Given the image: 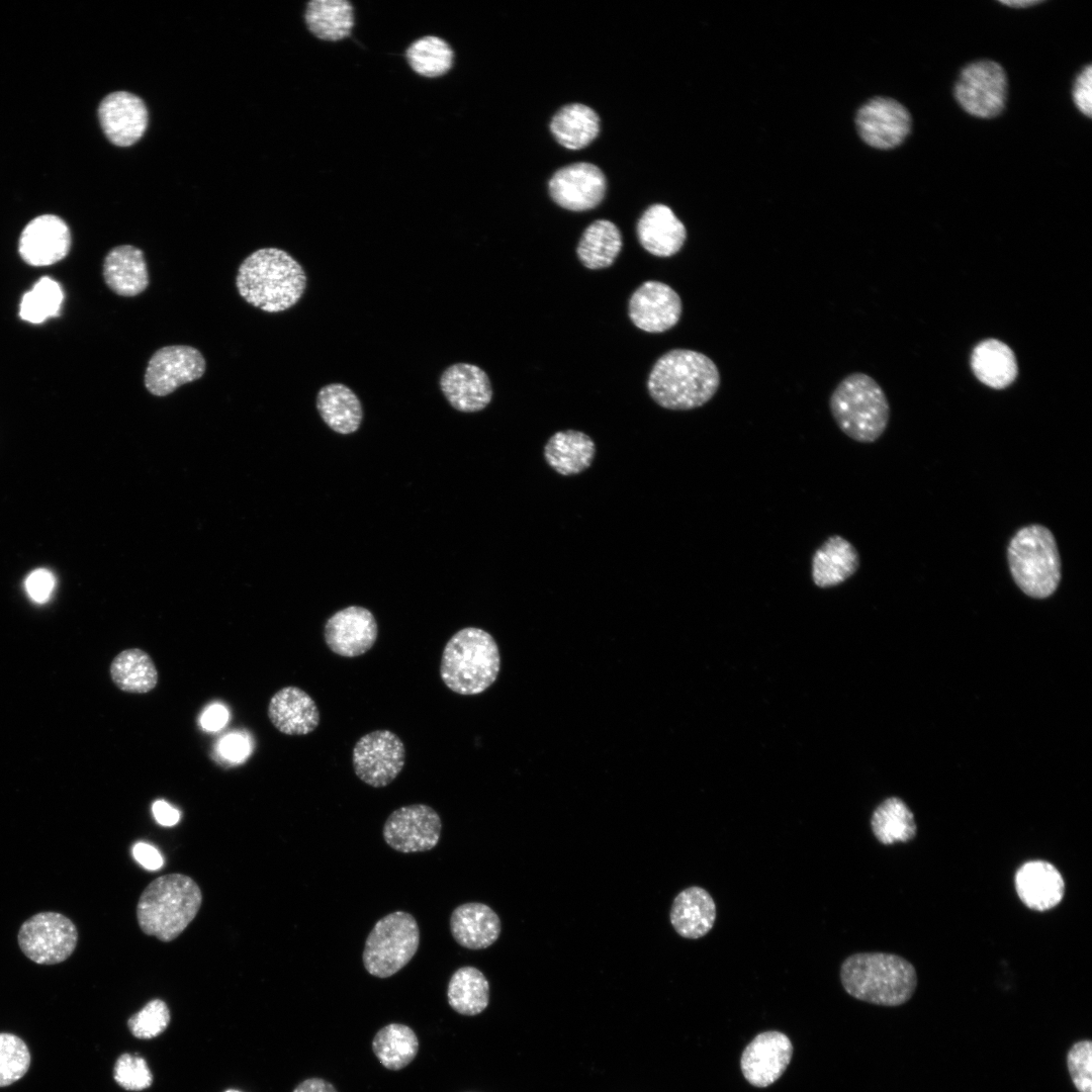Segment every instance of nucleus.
Masks as SVG:
<instances>
[{"instance_id": "7", "label": "nucleus", "mask_w": 1092, "mask_h": 1092, "mask_svg": "<svg viewBox=\"0 0 1092 1092\" xmlns=\"http://www.w3.org/2000/svg\"><path fill=\"white\" fill-rule=\"evenodd\" d=\"M831 416L850 439L873 443L886 431L890 405L880 384L870 375L854 372L845 376L829 398Z\"/></svg>"}, {"instance_id": "29", "label": "nucleus", "mask_w": 1092, "mask_h": 1092, "mask_svg": "<svg viewBox=\"0 0 1092 1092\" xmlns=\"http://www.w3.org/2000/svg\"><path fill=\"white\" fill-rule=\"evenodd\" d=\"M103 278L116 294L136 296L149 285V273L144 253L131 245L111 249L103 263Z\"/></svg>"}, {"instance_id": "23", "label": "nucleus", "mask_w": 1092, "mask_h": 1092, "mask_svg": "<svg viewBox=\"0 0 1092 1092\" xmlns=\"http://www.w3.org/2000/svg\"><path fill=\"white\" fill-rule=\"evenodd\" d=\"M640 245L656 257H671L679 252L687 239L685 224L667 205L647 207L636 226Z\"/></svg>"}, {"instance_id": "19", "label": "nucleus", "mask_w": 1092, "mask_h": 1092, "mask_svg": "<svg viewBox=\"0 0 1092 1092\" xmlns=\"http://www.w3.org/2000/svg\"><path fill=\"white\" fill-rule=\"evenodd\" d=\"M71 242V232L61 217L42 214L30 220L23 229L18 252L21 259L30 266H50L68 255Z\"/></svg>"}, {"instance_id": "41", "label": "nucleus", "mask_w": 1092, "mask_h": 1092, "mask_svg": "<svg viewBox=\"0 0 1092 1092\" xmlns=\"http://www.w3.org/2000/svg\"><path fill=\"white\" fill-rule=\"evenodd\" d=\"M30 1061L29 1049L19 1036L0 1033V1087L21 1079L28 1071Z\"/></svg>"}, {"instance_id": "12", "label": "nucleus", "mask_w": 1092, "mask_h": 1092, "mask_svg": "<svg viewBox=\"0 0 1092 1092\" xmlns=\"http://www.w3.org/2000/svg\"><path fill=\"white\" fill-rule=\"evenodd\" d=\"M442 821L438 813L425 804H414L394 810L386 819L382 834L394 850L412 853L434 848L440 839Z\"/></svg>"}, {"instance_id": "9", "label": "nucleus", "mask_w": 1092, "mask_h": 1092, "mask_svg": "<svg viewBox=\"0 0 1092 1092\" xmlns=\"http://www.w3.org/2000/svg\"><path fill=\"white\" fill-rule=\"evenodd\" d=\"M17 941L26 958L38 965L60 964L71 957L78 943L74 922L58 912L36 913L25 920Z\"/></svg>"}, {"instance_id": "18", "label": "nucleus", "mask_w": 1092, "mask_h": 1092, "mask_svg": "<svg viewBox=\"0 0 1092 1092\" xmlns=\"http://www.w3.org/2000/svg\"><path fill=\"white\" fill-rule=\"evenodd\" d=\"M378 635L377 622L368 609L349 606L329 617L324 626V639L334 653L356 657L374 645Z\"/></svg>"}, {"instance_id": "51", "label": "nucleus", "mask_w": 1092, "mask_h": 1092, "mask_svg": "<svg viewBox=\"0 0 1092 1092\" xmlns=\"http://www.w3.org/2000/svg\"><path fill=\"white\" fill-rule=\"evenodd\" d=\"M292 1092H338L335 1086L322 1078H308L300 1082Z\"/></svg>"}, {"instance_id": "8", "label": "nucleus", "mask_w": 1092, "mask_h": 1092, "mask_svg": "<svg viewBox=\"0 0 1092 1092\" xmlns=\"http://www.w3.org/2000/svg\"><path fill=\"white\" fill-rule=\"evenodd\" d=\"M420 945L416 918L404 911H394L380 918L369 932L362 954L366 971L377 978H388L405 967Z\"/></svg>"}, {"instance_id": "36", "label": "nucleus", "mask_w": 1092, "mask_h": 1092, "mask_svg": "<svg viewBox=\"0 0 1092 1092\" xmlns=\"http://www.w3.org/2000/svg\"><path fill=\"white\" fill-rule=\"evenodd\" d=\"M448 1003L461 1015L474 1016L488 1006L489 983L483 973L472 966L457 969L447 988Z\"/></svg>"}, {"instance_id": "48", "label": "nucleus", "mask_w": 1092, "mask_h": 1092, "mask_svg": "<svg viewBox=\"0 0 1092 1092\" xmlns=\"http://www.w3.org/2000/svg\"><path fill=\"white\" fill-rule=\"evenodd\" d=\"M219 749L224 757L240 760L248 754L249 744L242 735L232 734L220 741Z\"/></svg>"}, {"instance_id": "50", "label": "nucleus", "mask_w": 1092, "mask_h": 1092, "mask_svg": "<svg viewBox=\"0 0 1092 1092\" xmlns=\"http://www.w3.org/2000/svg\"><path fill=\"white\" fill-rule=\"evenodd\" d=\"M226 721L228 711L220 705H213L208 708L201 718L202 726L211 731L220 729Z\"/></svg>"}, {"instance_id": "40", "label": "nucleus", "mask_w": 1092, "mask_h": 1092, "mask_svg": "<svg viewBox=\"0 0 1092 1092\" xmlns=\"http://www.w3.org/2000/svg\"><path fill=\"white\" fill-rule=\"evenodd\" d=\"M63 300L61 285L53 278L43 276L23 294L19 304V316L31 324H41L47 318L59 315Z\"/></svg>"}, {"instance_id": "31", "label": "nucleus", "mask_w": 1092, "mask_h": 1092, "mask_svg": "<svg viewBox=\"0 0 1092 1092\" xmlns=\"http://www.w3.org/2000/svg\"><path fill=\"white\" fill-rule=\"evenodd\" d=\"M316 408L334 432L349 435L356 432L363 420L362 403L355 392L342 383L323 386L316 394Z\"/></svg>"}, {"instance_id": "16", "label": "nucleus", "mask_w": 1092, "mask_h": 1092, "mask_svg": "<svg viewBox=\"0 0 1092 1092\" xmlns=\"http://www.w3.org/2000/svg\"><path fill=\"white\" fill-rule=\"evenodd\" d=\"M793 1043L777 1030L758 1033L743 1050L740 1068L745 1080L754 1087L774 1084L786 1071L793 1056Z\"/></svg>"}, {"instance_id": "25", "label": "nucleus", "mask_w": 1092, "mask_h": 1092, "mask_svg": "<svg viewBox=\"0 0 1092 1092\" xmlns=\"http://www.w3.org/2000/svg\"><path fill=\"white\" fill-rule=\"evenodd\" d=\"M455 941L473 950L493 944L502 931L498 915L486 904L468 902L457 906L450 916Z\"/></svg>"}, {"instance_id": "42", "label": "nucleus", "mask_w": 1092, "mask_h": 1092, "mask_svg": "<svg viewBox=\"0 0 1092 1092\" xmlns=\"http://www.w3.org/2000/svg\"><path fill=\"white\" fill-rule=\"evenodd\" d=\"M171 1022V1012L165 1001L152 999L127 1019V1028L138 1039H152L161 1035Z\"/></svg>"}, {"instance_id": "20", "label": "nucleus", "mask_w": 1092, "mask_h": 1092, "mask_svg": "<svg viewBox=\"0 0 1092 1092\" xmlns=\"http://www.w3.org/2000/svg\"><path fill=\"white\" fill-rule=\"evenodd\" d=\"M98 117L107 139L119 147L134 144L148 125V111L143 100L124 91L105 96L100 102Z\"/></svg>"}, {"instance_id": "49", "label": "nucleus", "mask_w": 1092, "mask_h": 1092, "mask_svg": "<svg viewBox=\"0 0 1092 1092\" xmlns=\"http://www.w3.org/2000/svg\"><path fill=\"white\" fill-rule=\"evenodd\" d=\"M153 813L156 821L163 826H174L180 820V812L163 800L154 803Z\"/></svg>"}, {"instance_id": "53", "label": "nucleus", "mask_w": 1092, "mask_h": 1092, "mask_svg": "<svg viewBox=\"0 0 1092 1092\" xmlns=\"http://www.w3.org/2000/svg\"><path fill=\"white\" fill-rule=\"evenodd\" d=\"M224 1092H241V1091H238V1090H235V1089H229V1090H226Z\"/></svg>"}, {"instance_id": "11", "label": "nucleus", "mask_w": 1092, "mask_h": 1092, "mask_svg": "<svg viewBox=\"0 0 1092 1092\" xmlns=\"http://www.w3.org/2000/svg\"><path fill=\"white\" fill-rule=\"evenodd\" d=\"M356 776L373 788L389 785L399 775L405 759L401 739L389 730L369 732L353 748Z\"/></svg>"}, {"instance_id": "5", "label": "nucleus", "mask_w": 1092, "mask_h": 1092, "mask_svg": "<svg viewBox=\"0 0 1092 1092\" xmlns=\"http://www.w3.org/2000/svg\"><path fill=\"white\" fill-rule=\"evenodd\" d=\"M500 668L498 646L486 631L467 627L446 643L440 664L443 682L454 693L472 696L486 691Z\"/></svg>"}, {"instance_id": "37", "label": "nucleus", "mask_w": 1092, "mask_h": 1092, "mask_svg": "<svg viewBox=\"0 0 1092 1092\" xmlns=\"http://www.w3.org/2000/svg\"><path fill=\"white\" fill-rule=\"evenodd\" d=\"M407 66L422 78L437 79L454 65L452 47L438 35H424L408 44L404 52Z\"/></svg>"}, {"instance_id": "2", "label": "nucleus", "mask_w": 1092, "mask_h": 1092, "mask_svg": "<svg viewBox=\"0 0 1092 1092\" xmlns=\"http://www.w3.org/2000/svg\"><path fill=\"white\" fill-rule=\"evenodd\" d=\"M306 282L302 266L277 248H263L249 255L236 277L240 295L267 312H280L295 305L305 291Z\"/></svg>"}, {"instance_id": "34", "label": "nucleus", "mask_w": 1092, "mask_h": 1092, "mask_svg": "<svg viewBox=\"0 0 1092 1092\" xmlns=\"http://www.w3.org/2000/svg\"><path fill=\"white\" fill-rule=\"evenodd\" d=\"M622 247L623 239L618 226L611 220L598 219L582 233L576 255L584 267L599 270L610 267Z\"/></svg>"}, {"instance_id": "4", "label": "nucleus", "mask_w": 1092, "mask_h": 1092, "mask_svg": "<svg viewBox=\"0 0 1092 1092\" xmlns=\"http://www.w3.org/2000/svg\"><path fill=\"white\" fill-rule=\"evenodd\" d=\"M201 903V890L190 877L178 873L158 877L140 896L139 926L147 935L172 941L192 922Z\"/></svg>"}, {"instance_id": "39", "label": "nucleus", "mask_w": 1092, "mask_h": 1092, "mask_svg": "<svg viewBox=\"0 0 1092 1092\" xmlns=\"http://www.w3.org/2000/svg\"><path fill=\"white\" fill-rule=\"evenodd\" d=\"M871 827L875 837L885 845L906 842L916 835L914 815L897 797L886 799L875 809Z\"/></svg>"}, {"instance_id": "35", "label": "nucleus", "mask_w": 1092, "mask_h": 1092, "mask_svg": "<svg viewBox=\"0 0 1092 1092\" xmlns=\"http://www.w3.org/2000/svg\"><path fill=\"white\" fill-rule=\"evenodd\" d=\"M110 677L122 692L147 694L159 680L157 667L151 655L140 648L119 652L110 663Z\"/></svg>"}, {"instance_id": "46", "label": "nucleus", "mask_w": 1092, "mask_h": 1092, "mask_svg": "<svg viewBox=\"0 0 1092 1092\" xmlns=\"http://www.w3.org/2000/svg\"><path fill=\"white\" fill-rule=\"evenodd\" d=\"M1073 100L1077 108L1091 117L1092 113V66L1087 65L1078 75L1073 87Z\"/></svg>"}, {"instance_id": "24", "label": "nucleus", "mask_w": 1092, "mask_h": 1092, "mask_svg": "<svg viewBox=\"0 0 1092 1092\" xmlns=\"http://www.w3.org/2000/svg\"><path fill=\"white\" fill-rule=\"evenodd\" d=\"M1015 888L1020 900L1036 911L1055 907L1065 893L1062 875L1044 860H1031L1021 866L1015 876Z\"/></svg>"}, {"instance_id": "21", "label": "nucleus", "mask_w": 1092, "mask_h": 1092, "mask_svg": "<svg viewBox=\"0 0 1092 1092\" xmlns=\"http://www.w3.org/2000/svg\"><path fill=\"white\" fill-rule=\"evenodd\" d=\"M439 385L450 405L458 412L476 413L485 408L492 398L488 375L469 363H455L440 376Z\"/></svg>"}, {"instance_id": "27", "label": "nucleus", "mask_w": 1092, "mask_h": 1092, "mask_svg": "<svg viewBox=\"0 0 1092 1092\" xmlns=\"http://www.w3.org/2000/svg\"><path fill=\"white\" fill-rule=\"evenodd\" d=\"M669 919L679 936L690 939L701 938L714 926L715 901L704 888L699 886L686 888L673 899Z\"/></svg>"}, {"instance_id": "30", "label": "nucleus", "mask_w": 1092, "mask_h": 1092, "mask_svg": "<svg viewBox=\"0 0 1092 1092\" xmlns=\"http://www.w3.org/2000/svg\"><path fill=\"white\" fill-rule=\"evenodd\" d=\"M544 459L563 476L578 474L587 469L596 454L593 439L580 431L565 430L554 433L544 446Z\"/></svg>"}, {"instance_id": "47", "label": "nucleus", "mask_w": 1092, "mask_h": 1092, "mask_svg": "<svg viewBox=\"0 0 1092 1092\" xmlns=\"http://www.w3.org/2000/svg\"><path fill=\"white\" fill-rule=\"evenodd\" d=\"M132 855L135 860L149 871H157L163 867L164 858L159 850L153 845L138 842L132 847Z\"/></svg>"}, {"instance_id": "45", "label": "nucleus", "mask_w": 1092, "mask_h": 1092, "mask_svg": "<svg viewBox=\"0 0 1092 1092\" xmlns=\"http://www.w3.org/2000/svg\"><path fill=\"white\" fill-rule=\"evenodd\" d=\"M56 585L54 574L46 569L33 570L25 580V588L29 597L36 603H46Z\"/></svg>"}, {"instance_id": "33", "label": "nucleus", "mask_w": 1092, "mask_h": 1092, "mask_svg": "<svg viewBox=\"0 0 1092 1092\" xmlns=\"http://www.w3.org/2000/svg\"><path fill=\"white\" fill-rule=\"evenodd\" d=\"M550 131L568 150H580L595 141L600 132V117L587 105L570 103L562 106L552 117Z\"/></svg>"}, {"instance_id": "10", "label": "nucleus", "mask_w": 1092, "mask_h": 1092, "mask_svg": "<svg viewBox=\"0 0 1092 1092\" xmlns=\"http://www.w3.org/2000/svg\"><path fill=\"white\" fill-rule=\"evenodd\" d=\"M954 97L960 106L973 116H998L1005 107L1007 97L1004 69L990 60L967 65L956 82Z\"/></svg>"}, {"instance_id": "38", "label": "nucleus", "mask_w": 1092, "mask_h": 1092, "mask_svg": "<svg viewBox=\"0 0 1092 1092\" xmlns=\"http://www.w3.org/2000/svg\"><path fill=\"white\" fill-rule=\"evenodd\" d=\"M372 1050L381 1065L392 1071L401 1070L413 1062L419 1052V1039L407 1025L390 1023L380 1028Z\"/></svg>"}, {"instance_id": "1", "label": "nucleus", "mask_w": 1092, "mask_h": 1092, "mask_svg": "<svg viewBox=\"0 0 1092 1092\" xmlns=\"http://www.w3.org/2000/svg\"><path fill=\"white\" fill-rule=\"evenodd\" d=\"M720 372L707 355L690 349H672L654 363L647 380L651 398L661 407L689 411L713 398Z\"/></svg>"}, {"instance_id": "28", "label": "nucleus", "mask_w": 1092, "mask_h": 1092, "mask_svg": "<svg viewBox=\"0 0 1092 1092\" xmlns=\"http://www.w3.org/2000/svg\"><path fill=\"white\" fill-rule=\"evenodd\" d=\"M970 365L976 378L993 389L1007 388L1019 372L1013 350L995 338L985 339L974 347Z\"/></svg>"}, {"instance_id": "6", "label": "nucleus", "mask_w": 1092, "mask_h": 1092, "mask_svg": "<svg viewBox=\"0 0 1092 1092\" xmlns=\"http://www.w3.org/2000/svg\"><path fill=\"white\" fill-rule=\"evenodd\" d=\"M1007 562L1015 584L1034 599L1051 597L1062 578V562L1053 532L1040 524L1018 529L1007 546Z\"/></svg>"}, {"instance_id": "26", "label": "nucleus", "mask_w": 1092, "mask_h": 1092, "mask_svg": "<svg viewBox=\"0 0 1092 1092\" xmlns=\"http://www.w3.org/2000/svg\"><path fill=\"white\" fill-rule=\"evenodd\" d=\"M859 568V554L855 547L840 535L828 537L814 552L811 560V576L821 588L843 583Z\"/></svg>"}, {"instance_id": "15", "label": "nucleus", "mask_w": 1092, "mask_h": 1092, "mask_svg": "<svg viewBox=\"0 0 1092 1092\" xmlns=\"http://www.w3.org/2000/svg\"><path fill=\"white\" fill-rule=\"evenodd\" d=\"M552 200L571 211L597 207L604 199L607 179L595 164L577 162L558 169L548 183Z\"/></svg>"}, {"instance_id": "13", "label": "nucleus", "mask_w": 1092, "mask_h": 1092, "mask_svg": "<svg viewBox=\"0 0 1092 1092\" xmlns=\"http://www.w3.org/2000/svg\"><path fill=\"white\" fill-rule=\"evenodd\" d=\"M205 369V359L196 348L185 345L165 346L150 358L144 382L152 394L166 396L179 386L199 379Z\"/></svg>"}, {"instance_id": "43", "label": "nucleus", "mask_w": 1092, "mask_h": 1092, "mask_svg": "<svg viewBox=\"0 0 1092 1092\" xmlns=\"http://www.w3.org/2000/svg\"><path fill=\"white\" fill-rule=\"evenodd\" d=\"M113 1080L126 1091L140 1092L153 1085L154 1076L146 1059L138 1054L122 1053L113 1065Z\"/></svg>"}, {"instance_id": "17", "label": "nucleus", "mask_w": 1092, "mask_h": 1092, "mask_svg": "<svg viewBox=\"0 0 1092 1092\" xmlns=\"http://www.w3.org/2000/svg\"><path fill=\"white\" fill-rule=\"evenodd\" d=\"M682 304L677 292L666 283L649 280L632 293L628 303L631 322L647 333H663L674 327Z\"/></svg>"}, {"instance_id": "44", "label": "nucleus", "mask_w": 1092, "mask_h": 1092, "mask_svg": "<svg viewBox=\"0 0 1092 1092\" xmlns=\"http://www.w3.org/2000/svg\"><path fill=\"white\" fill-rule=\"evenodd\" d=\"M1068 1072L1078 1092H1092V1041L1080 1039L1067 1053Z\"/></svg>"}, {"instance_id": "22", "label": "nucleus", "mask_w": 1092, "mask_h": 1092, "mask_svg": "<svg viewBox=\"0 0 1092 1092\" xmlns=\"http://www.w3.org/2000/svg\"><path fill=\"white\" fill-rule=\"evenodd\" d=\"M268 717L273 726L286 735H306L320 724V711L313 699L298 687L288 686L269 701Z\"/></svg>"}, {"instance_id": "3", "label": "nucleus", "mask_w": 1092, "mask_h": 1092, "mask_svg": "<svg viewBox=\"0 0 1092 1092\" xmlns=\"http://www.w3.org/2000/svg\"><path fill=\"white\" fill-rule=\"evenodd\" d=\"M840 980L851 997L875 1005L895 1007L910 1000L917 974L904 958L885 952H858L840 967Z\"/></svg>"}, {"instance_id": "52", "label": "nucleus", "mask_w": 1092, "mask_h": 1092, "mask_svg": "<svg viewBox=\"0 0 1092 1092\" xmlns=\"http://www.w3.org/2000/svg\"><path fill=\"white\" fill-rule=\"evenodd\" d=\"M1041 0H1016V1H1000V3L1011 6L1013 8H1026L1041 3Z\"/></svg>"}, {"instance_id": "14", "label": "nucleus", "mask_w": 1092, "mask_h": 1092, "mask_svg": "<svg viewBox=\"0 0 1092 1092\" xmlns=\"http://www.w3.org/2000/svg\"><path fill=\"white\" fill-rule=\"evenodd\" d=\"M855 123L858 134L869 146L890 150L900 146L911 131L912 119L908 109L889 97H875L857 111Z\"/></svg>"}, {"instance_id": "32", "label": "nucleus", "mask_w": 1092, "mask_h": 1092, "mask_svg": "<svg viewBox=\"0 0 1092 1092\" xmlns=\"http://www.w3.org/2000/svg\"><path fill=\"white\" fill-rule=\"evenodd\" d=\"M304 20L311 34L325 41L347 39L355 27V8L347 0H312Z\"/></svg>"}]
</instances>
